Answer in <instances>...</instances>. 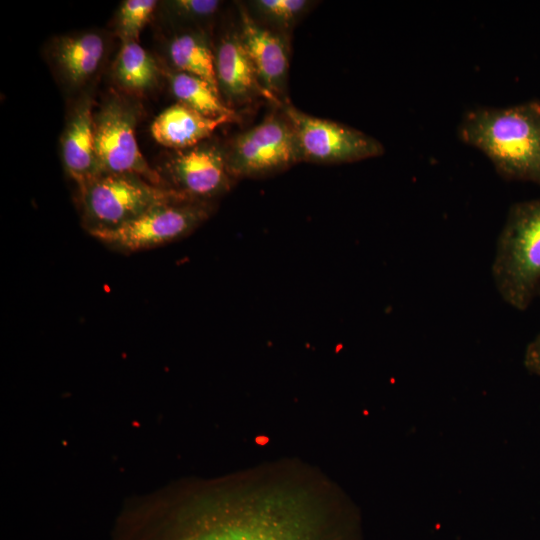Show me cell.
Instances as JSON below:
<instances>
[{"instance_id": "cell-11", "label": "cell", "mask_w": 540, "mask_h": 540, "mask_svg": "<svg viewBox=\"0 0 540 540\" xmlns=\"http://www.w3.org/2000/svg\"><path fill=\"white\" fill-rule=\"evenodd\" d=\"M215 71L219 92L228 103L245 105L258 97L275 103L261 85L238 29L221 39L215 52Z\"/></svg>"}, {"instance_id": "cell-17", "label": "cell", "mask_w": 540, "mask_h": 540, "mask_svg": "<svg viewBox=\"0 0 540 540\" xmlns=\"http://www.w3.org/2000/svg\"><path fill=\"white\" fill-rule=\"evenodd\" d=\"M116 80L131 91H145L158 81L153 57L137 41H123L114 67Z\"/></svg>"}, {"instance_id": "cell-19", "label": "cell", "mask_w": 540, "mask_h": 540, "mask_svg": "<svg viewBox=\"0 0 540 540\" xmlns=\"http://www.w3.org/2000/svg\"><path fill=\"white\" fill-rule=\"evenodd\" d=\"M156 5L155 0H127L121 4L117 15V31L123 41L138 40Z\"/></svg>"}, {"instance_id": "cell-1", "label": "cell", "mask_w": 540, "mask_h": 540, "mask_svg": "<svg viewBox=\"0 0 540 540\" xmlns=\"http://www.w3.org/2000/svg\"><path fill=\"white\" fill-rule=\"evenodd\" d=\"M115 540H361V518L326 472L280 458L143 496L122 513Z\"/></svg>"}, {"instance_id": "cell-16", "label": "cell", "mask_w": 540, "mask_h": 540, "mask_svg": "<svg viewBox=\"0 0 540 540\" xmlns=\"http://www.w3.org/2000/svg\"><path fill=\"white\" fill-rule=\"evenodd\" d=\"M168 78L179 103L208 117H237L220 93L203 79L180 71L170 72Z\"/></svg>"}, {"instance_id": "cell-6", "label": "cell", "mask_w": 540, "mask_h": 540, "mask_svg": "<svg viewBox=\"0 0 540 540\" xmlns=\"http://www.w3.org/2000/svg\"><path fill=\"white\" fill-rule=\"evenodd\" d=\"M225 152L233 178L268 175L301 161L294 129L282 112L237 135Z\"/></svg>"}, {"instance_id": "cell-5", "label": "cell", "mask_w": 540, "mask_h": 540, "mask_svg": "<svg viewBox=\"0 0 540 540\" xmlns=\"http://www.w3.org/2000/svg\"><path fill=\"white\" fill-rule=\"evenodd\" d=\"M211 212L208 201L175 200L155 206L117 228L90 234L115 251L133 253L188 236Z\"/></svg>"}, {"instance_id": "cell-7", "label": "cell", "mask_w": 540, "mask_h": 540, "mask_svg": "<svg viewBox=\"0 0 540 540\" xmlns=\"http://www.w3.org/2000/svg\"><path fill=\"white\" fill-rule=\"evenodd\" d=\"M279 108L294 129L301 161L339 164L377 157L384 152L378 140L359 130L314 117L284 102Z\"/></svg>"}, {"instance_id": "cell-8", "label": "cell", "mask_w": 540, "mask_h": 540, "mask_svg": "<svg viewBox=\"0 0 540 540\" xmlns=\"http://www.w3.org/2000/svg\"><path fill=\"white\" fill-rule=\"evenodd\" d=\"M136 113L120 98L108 100L94 115L97 160L102 174L130 173L165 186L140 152L135 136ZM168 187V186H167Z\"/></svg>"}, {"instance_id": "cell-9", "label": "cell", "mask_w": 540, "mask_h": 540, "mask_svg": "<svg viewBox=\"0 0 540 540\" xmlns=\"http://www.w3.org/2000/svg\"><path fill=\"white\" fill-rule=\"evenodd\" d=\"M174 190L200 201H207L228 191L231 176L225 149L216 144L200 143L183 150L167 164Z\"/></svg>"}, {"instance_id": "cell-2", "label": "cell", "mask_w": 540, "mask_h": 540, "mask_svg": "<svg viewBox=\"0 0 540 540\" xmlns=\"http://www.w3.org/2000/svg\"><path fill=\"white\" fill-rule=\"evenodd\" d=\"M458 136L482 151L506 180L540 186V102L467 111Z\"/></svg>"}, {"instance_id": "cell-18", "label": "cell", "mask_w": 540, "mask_h": 540, "mask_svg": "<svg viewBox=\"0 0 540 540\" xmlns=\"http://www.w3.org/2000/svg\"><path fill=\"white\" fill-rule=\"evenodd\" d=\"M308 0H254L246 8L260 23L286 33L309 10Z\"/></svg>"}, {"instance_id": "cell-15", "label": "cell", "mask_w": 540, "mask_h": 540, "mask_svg": "<svg viewBox=\"0 0 540 540\" xmlns=\"http://www.w3.org/2000/svg\"><path fill=\"white\" fill-rule=\"evenodd\" d=\"M168 54L176 71L199 77L219 92L215 54L202 32L188 31L176 35L169 44Z\"/></svg>"}, {"instance_id": "cell-3", "label": "cell", "mask_w": 540, "mask_h": 540, "mask_svg": "<svg viewBox=\"0 0 540 540\" xmlns=\"http://www.w3.org/2000/svg\"><path fill=\"white\" fill-rule=\"evenodd\" d=\"M492 276L502 299L524 311L540 297V198L513 204L498 237Z\"/></svg>"}, {"instance_id": "cell-14", "label": "cell", "mask_w": 540, "mask_h": 540, "mask_svg": "<svg viewBox=\"0 0 540 540\" xmlns=\"http://www.w3.org/2000/svg\"><path fill=\"white\" fill-rule=\"evenodd\" d=\"M104 51L103 38L89 32L60 39L54 47V58L65 79L78 86L97 71Z\"/></svg>"}, {"instance_id": "cell-4", "label": "cell", "mask_w": 540, "mask_h": 540, "mask_svg": "<svg viewBox=\"0 0 540 540\" xmlns=\"http://www.w3.org/2000/svg\"><path fill=\"white\" fill-rule=\"evenodd\" d=\"M79 195L84 225L89 233L117 228L155 206L191 199L170 187L153 184L130 173L102 174Z\"/></svg>"}, {"instance_id": "cell-20", "label": "cell", "mask_w": 540, "mask_h": 540, "mask_svg": "<svg viewBox=\"0 0 540 540\" xmlns=\"http://www.w3.org/2000/svg\"><path fill=\"white\" fill-rule=\"evenodd\" d=\"M169 12L180 20L196 21L212 17L221 6L218 0H174L166 2Z\"/></svg>"}, {"instance_id": "cell-10", "label": "cell", "mask_w": 540, "mask_h": 540, "mask_svg": "<svg viewBox=\"0 0 540 540\" xmlns=\"http://www.w3.org/2000/svg\"><path fill=\"white\" fill-rule=\"evenodd\" d=\"M239 34L263 88L279 106L289 71V41L286 33L257 21L245 6L239 9Z\"/></svg>"}, {"instance_id": "cell-13", "label": "cell", "mask_w": 540, "mask_h": 540, "mask_svg": "<svg viewBox=\"0 0 540 540\" xmlns=\"http://www.w3.org/2000/svg\"><path fill=\"white\" fill-rule=\"evenodd\" d=\"M238 117H208L181 103L161 112L151 125L154 139L163 146L185 150L200 144L219 126Z\"/></svg>"}, {"instance_id": "cell-21", "label": "cell", "mask_w": 540, "mask_h": 540, "mask_svg": "<svg viewBox=\"0 0 540 540\" xmlns=\"http://www.w3.org/2000/svg\"><path fill=\"white\" fill-rule=\"evenodd\" d=\"M523 362L527 371L540 376V333L526 347Z\"/></svg>"}, {"instance_id": "cell-12", "label": "cell", "mask_w": 540, "mask_h": 540, "mask_svg": "<svg viewBox=\"0 0 540 540\" xmlns=\"http://www.w3.org/2000/svg\"><path fill=\"white\" fill-rule=\"evenodd\" d=\"M62 159L79 192L102 175L96 155L94 115L89 99H83L69 117L62 136Z\"/></svg>"}]
</instances>
